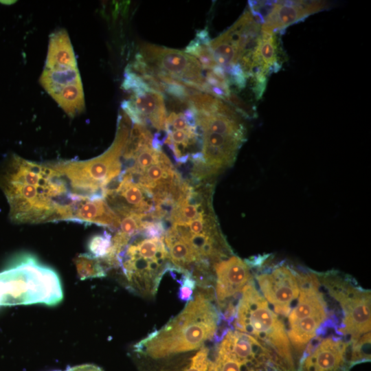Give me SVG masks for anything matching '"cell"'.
I'll return each mask as SVG.
<instances>
[{
	"label": "cell",
	"instance_id": "obj_15",
	"mask_svg": "<svg viewBox=\"0 0 371 371\" xmlns=\"http://www.w3.org/2000/svg\"><path fill=\"white\" fill-rule=\"evenodd\" d=\"M76 59L65 30L54 32L49 36L45 68L67 69L76 68Z\"/></svg>",
	"mask_w": 371,
	"mask_h": 371
},
{
	"label": "cell",
	"instance_id": "obj_33",
	"mask_svg": "<svg viewBox=\"0 0 371 371\" xmlns=\"http://www.w3.org/2000/svg\"><path fill=\"white\" fill-rule=\"evenodd\" d=\"M52 371H61V370H52Z\"/></svg>",
	"mask_w": 371,
	"mask_h": 371
},
{
	"label": "cell",
	"instance_id": "obj_27",
	"mask_svg": "<svg viewBox=\"0 0 371 371\" xmlns=\"http://www.w3.org/2000/svg\"><path fill=\"white\" fill-rule=\"evenodd\" d=\"M122 87L126 91H132V93L139 90H149L151 89L139 76L127 67L124 71V79Z\"/></svg>",
	"mask_w": 371,
	"mask_h": 371
},
{
	"label": "cell",
	"instance_id": "obj_4",
	"mask_svg": "<svg viewBox=\"0 0 371 371\" xmlns=\"http://www.w3.org/2000/svg\"><path fill=\"white\" fill-rule=\"evenodd\" d=\"M131 120L124 114L120 115L113 142L100 156L86 160H67L53 162L72 193L89 197L104 198L109 185L122 171L121 157L128 138Z\"/></svg>",
	"mask_w": 371,
	"mask_h": 371
},
{
	"label": "cell",
	"instance_id": "obj_14",
	"mask_svg": "<svg viewBox=\"0 0 371 371\" xmlns=\"http://www.w3.org/2000/svg\"><path fill=\"white\" fill-rule=\"evenodd\" d=\"M210 348L202 346L198 350L159 360L146 371H207Z\"/></svg>",
	"mask_w": 371,
	"mask_h": 371
},
{
	"label": "cell",
	"instance_id": "obj_21",
	"mask_svg": "<svg viewBox=\"0 0 371 371\" xmlns=\"http://www.w3.org/2000/svg\"><path fill=\"white\" fill-rule=\"evenodd\" d=\"M209 46L216 63L223 69L238 63V51L227 31L211 40Z\"/></svg>",
	"mask_w": 371,
	"mask_h": 371
},
{
	"label": "cell",
	"instance_id": "obj_1",
	"mask_svg": "<svg viewBox=\"0 0 371 371\" xmlns=\"http://www.w3.org/2000/svg\"><path fill=\"white\" fill-rule=\"evenodd\" d=\"M214 300V287H198L185 308L160 329L138 341L134 352L140 357L159 360L205 346L214 339L222 320Z\"/></svg>",
	"mask_w": 371,
	"mask_h": 371
},
{
	"label": "cell",
	"instance_id": "obj_10",
	"mask_svg": "<svg viewBox=\"0 0 371 371\" xmlns=\"http://www.w3.org/2000/svg\"><path fill=\"white\" fill-rule=\"evenodd\" d=\"M213 270L217 306L222 319L229 325L241 292L253 278V271L246 260L233 254L215 263Z\"/></svg>",
	"mask_w": 371,
	"mask_h": 371
},
{
	"label": "cell",
	"instance_id": "obj_22",
	"mask_svg": "<svg viewBox=\"0 0 371 371\" xmlns=\"http://www.w3.org/2000/svg\"><path fill=\"white\" fill-rule=\"evenodd\" d=\"M77 274L80 280L102 278L106 276V270L100 259L90 254H79L74 260Z\"/></svg>",
	"mask_w": 371,
	"mask_h": 371
},
{
	"label": "cell",
	"instance_id": "obj_20",
	"mask_svg": "<svg viewBox=\"0 0 371 371\" xmlns=\"http://www.w3.org/2000/svg\"><path fill=\"white\" fill-rule=\"evenodd\" d=\"M51 96L71 117L80 113L85 109V98L82 82L66 86Z\"/></svg>",
	"mask_w": 371,
	"mask_h": 371
},
{
	"label": "cell",
	"instance_id": "obj_12",
	"mask_svg": "<svg viewBox=\"0 0 371 371\" xmlns=\"http://www.w3.org/2000/svg\"><path fill=\"white\" fill-rule=\"evenodd\" d=\"M71 221L95 224L117 231L120 217L104 198L82 196L71 207Z\"/></svg>",
	"mask_w": 371,
	"mask_h": 371
},
{
	"label": "cell",
	"instance_id": "obj_2",
	"mask_svg": "<svg viewBox=\"0 0 371 371\" xmlns=\"http://www.w3.org/2000/svg\"><path fill=\"white\" fill-rule=\"evenodd\" d=\"M234 320L236 330L255 338L274 355L280 371H295L284 322L259 291L254 276L241 292Z\"/></svg>",
	"mask_w": 371,
	"mask_h": 371
},
{
	"label": "cell",
	"instance_id": "obj_29",
	"mask_svg": "<svg viewBox=\"0 0 371 371\" xmlns=\"http://www.w3.org/2000/svg\"><path fill=\"white\" fill-rule=\"evenodd\" d=\"M190 126L186 122L183 113L172 112L166 117L165 132L174 130H186Z\"/></svg>",
	"mask_w": 371,
	"mask_h": 371
},
{
	"label": "cell",
	"instance_id": "obj_28",
	"mask_svg": "<svg viewBox=\"0 0 371 371\" xmlns=\"http://www.w3.org/2000/svg\"><path fill=\"white\" fill-rule=\"evenodd\" d=\"M178 297L182 302H189L192 298L194 290L196 289V281L188 272L182 273Z\"/></svg>",
	"mask_w": 371,
	"mask_h": 371
},
{
	"label": "cell",
	"instance_id": "obj_3",
	"mask_svg": "<svg viewBox=\"0 0 371 371\" xmlns=\"http://www.w3.org/2000/svg\"><path fill=\"white\" fill-rule=\"evenodd\" d=\"M63 298L57 273L31 255H23L0 272V306L44 304Z\"/></svg>",
	"mask_w": 371,
	"mask_h": 371
},
{
	"label": "cell",
	"instance_id": "obj_24",
	"mask_svg": "<svg viewBox=\"0 0 371 371\" xmlns=\"http://www.w3.org/2000/svg\"><path fill=\"white\" fill-rule=\"evenodd\" d=\"M162 154V150H155L152 147H146L137 154L133 164L124 170L126 169L136 173H141L153 164L158 162Z\"/></svg>",
	"mask_w": 371,
	"mask_h": 371
},
{
	"label": "cell",
	"instance_id": "obj_17",
	"mask_svg": "<svg viewBox=\"0 0 371 371\" xmlns=\"http://www.w3.org/2000/svg\"><path fill=\"white\" fill-rule=\"evenodd\" d=\"M277 53L278 45L274 34L260 32L251 56L253 69L260 68L267 76L277 72L280 69Z\"/></svg>",
	"mask_w": 371,
	"mask_h": 371
},
{
	"label": "cell",
	"instance_id": "obj_16",
	"mask_svg": "<svg viewBox=\"0 0 371 371\" xmlns=\"http://www.w3.org/2000/svg\"><path fill=\"white\" fill-rule=\"evenodd\" d=\"M308 16L300 1H275L274 5L261 25L260 32L274 34L276 31L302 20Z\"/></svg>",
	"mask_w": 371,
	"mask_h": 371
},
{
	"label": "cell",
	"instance_id": "obj_11",
	"mask_svg": "<svg viewBox=\"0 0 371 371\" xmlns=\"http://www.w3.org/2000/svg\"><path fill=\"white\" fill-rule=\"evenodd\" d=\"M322 332L306 346L295 371H349L354 366L350 343L341 334L323 338Z\"/></svg>",
	"mask_w": 371,
	"mask_h": 371
},
{
	"label": "cell",
	"instance_id": "obj_31",
	"mask_svg": "<svg viewBox=\"0 0 371 371\" xmlns=\"http://www.w3.org/2000/svg\"><path fill=\"white\" fill-rule=\"evenodd\" d=\"M65 371H103V370L94 364H82L67 368Z\"/></svg>",
	"mask_w": 371,
	"mask_h": 371
},
{
	"label": "cell",
	"instance_id": "obj_6",
	"mask_svg": "<svg viewBox=\"0 0 371 371\" xmlns=\"http://www.w3.org/2000/svg\"><path fill=\"white\" fill-rule=\"evenodd\" d=\"M214 346L207 371H280L274 355L246 333L229 328Z\"/></svg>",
	"mask_w": 371,
	"mask_h": 371
},
{
	"label": "cell",
	"instance_id": "obj_19",
	"mask_svg": "<svg viewBox=\"0 0 371 371\" xmlns=\"http://www.w3.org/2000/svg\"><path fill=\"white\" fill-rule=\"evenodd\" d=\"M40 82L51 95L66 86L81 83V79L77 67L67 69H45L41 76Z\"/></svg>",
	"mask_w": 371,
	"mask_h": 371
},
{
	"label": "cell",
	"instance_id": "obj_9",
	"mask_svg": "<svg viewBox=\"0 0 371 371\" xmlns=\"http://www.w3.org/2000/svg\"><path fill=\"white\" fill-rule=\"evenodd\" d=\"M140 54L145 61L186 87L199 91L209 92V85L203 74L199 61L192 56L177 49L143 43Z\"/></svg>",
	"mask_w": 371,
	"mask_h": 371
},
{
	"label": "cell",
	"instance_id": "obj_5",
	"mask_svg": "<svg viewBox=\"0 0 371 371\" xmlns=\"http://www.w3.org/2000/svg\"><path fill=\"white\" fill-rule=\"evenodd\" d=\"M125 286L134 293L146 297L156 295L164 275L177 272L170 262L162 238L133 237L117 258Z\"/></svg>",
	"mask_w": 371,
	"mask_h": 371
},
{
	"label": "cell",
	"instance_id": "obj_30",
	"mask_svg": "<svg viewBox=\"0 0 371 371\" xmlns=\"http://www.w3.org/2000/svg\"><path fill=\"white\" fill-rule=\"evenodd\" d=\"M300 3L308 15L318 12L328 7V3L324 1H300Z\"/></svg>",
	"mask_w": 371,
	"mask_h": 371
},
{
	"label": "cell",
	"instance_id": "obj_25",
	"mask_svg": "<svg viewBox=\"0 0 371 371\" xmlns=\"http://www.w3.org/2000/svg\"><path fill=\"white\" fill-rule=\"evenodd\" d=\"M112 235L106 231L93 236L87 245L89 254L99 259L106 257L112 245Z\"/></svg>",
	"mask_w": 371,
	"mask_h": 371
},
{
	"label": "cell",
	"instance_id": "obj_23",
	"mask_svg": "<svg viewBox=\"0 0 371 371\" xmlns=\"http://www.w3.org/2000/svg\"><path fill=\"white\" fill-rule=\"evenodd\" d=\"M185 53L190 54L198 58L202 69L212 70L217 65L209 45L200 44L196 39L190 42L185 49Z\"/></svg>",
	"mask_w": 371,
	"mask_h": 371
},
{
	"label": "cell",
	"instance_id": "obj_26",
	"mask_svg": "<svg viewBox=\"0 0 371 371\" xmlns=\"http://www.w3.org/2000/svg\"><path fill=\"white\" fill-rule=\"evenodd\" d=\"M225 101L234 106V109L238 114L245 118H254L258 116L256 107L247 103L240 97L234 93L230 92L229 95L225 99Z\"/></svg>",
	"mask_w": 371,
	"mask_h": 371
},
{
	"label": "cell",
	"instance_id": "obj_13",
	"mask_svg": "<svg viewBox=\"0 0 371 371\" xmlns=\"http://www.w3.org/2000/svg\"><path fill=\"white\" fill-rule=\"evenodd\" d=\"M145 125L150 124L157 130L164 131L166 111L164 95L152 89L133 92L129 100Z\"/></svg>",
	"mask_w": 371,
	"mask_h": 371
},
{
	"label": "cell",
	"instance_id": "obj_7",
	"mask_svg": "<svg viewBox=\"0 0 371 371\" xmlns=\"http://www.w3.org/2000/svg\"><path fill=\"white\" fill-rule=\"evenodd\" d=\"M341 311L340 332L350 344L370 337V292L335 272L317 275Z\"/></svg>",
	"mask_w": 371,
	"mask_h": 371
},
{
	"label": "cell",
	"instance_id": "obj_8",
	"mask_svg": "<svg viewBox=\"0 0 371 371\" xmlns=\"http://www.w3.org/2000/svg\"><path fill=\"white\" fill-rule=\"evenodd\" d=\"M251 268L256 269L254 280L259 291L272 306L277 315L288 316L291 306L300 292V271L282 263L262 265L260 257L245 260Z\"/></svg>",
	"mask_w": 371,
	"mask_h": 371
},
{
	"label": "cell",
	"instance_id": "obj_18",
	"mask_svg": "<svg viewBox=\"0 0 371 371\" xmlns=\"http://www.w3.org/2000/svg\"><path fill=\"white\" fill-rule=\"evenodd\" d=\"M196 123L201 131L231 135L246 139V128L242 120H236L219 114L196 111Z\"/></svg>",
	"mask_w": 371,
	"mask_h": 371
},
{
	"label": "cell",
	"instance_id": "obj_32",
	"mask_svg": "<svg viewBox=\"0 0 371 371\" xmlns=\"http://www.w3.org/2000/svg\"><path fill=\"white\" fill-rule=\"evenodd\" d=\"M195 39L201 45H209L211 41L207 29L198 30L196 33Z\"/></svg>",
	"mask_w": 371,
	"mask_h": 371
}]
</instances>
